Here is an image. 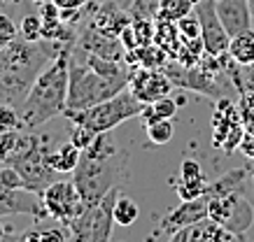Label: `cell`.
<instances>
[{"label":"cell","instance_id":"cell-1","mask_svg":"<svg viewBox=\"0 0 254 242\" xmlns=\"http://www.w3.org/2000/svg\"><path fill=\"white\" fill-rule=\"evenodd\" d=\"M128 77H131V68H126L124 61L105 58L86 51L79 45H72L65 109L77 112L108 100L128 86Z\"/></svg>","mask_w":254,"mask_h":242},{"label":"cell","instance_id":"cell-2","mask_svg":"<svg viewBox=\"0 0 254 242\" xmlns=\"http://www.w3.org/2000/svg\"><path fill=\"white\" fill-rule=\"evenodd\" d=\"M70 42H75V40L28 42L23 38H16L12 45L0 49V100L14 105L16 109L21 107L23 98L35 82V77L42 72V68L63 47H68Z\"/></svg>","mask_w":254,"mask_h":242},{"label":"cell","instance_id":"cell-3","mask_svg":"<svg viewBox=\"0 0 254 242\" xmlns=\"http://www.w3.org/2000/svg\"><path fill=\"white\" fill-rule=\"evenodd\" d=\"M128 165V149L119 147V142L110 133H98L96 140L82 149L77 168L72 170V182L79 189L86 207L98 203L103 195L117 187L119 177Z\"/></svg>","mask_w":254,"mask_h":242},{"label":"cell","instance_id":"cell-4","mask_svg":"<svg viewBox=\"0 0 254 242\" xmlns=\"http://www.w3.org/2000/svg\"><path fill=\"white\" fill-rule=\"evenodd\" d=\"M70 42L59 54L47 63L35 82L31 84L28 94L23 98L19 114H21L23 131H35L49 119L59 117L65 112V98H68V68H70Z\"/></svg>","mask_w":254,"mask_h":242},{"label":"cell","instance_id":"cell-5","mask_svg":"<svg viewBox=\"0 0 254 242\" xmlns=\"http://www.w3.org/2000/svg\"><path fill=\"white\" fill-rule=\"evenodd\" d=\"M49 142H52L49 135H38V133H33V131H23L21 140H19V147L2 163V165H12L21 175L26 189L35 191V194H42L56 180V175H59L54 170L52 161H49V156H52Z\"/></svg>","mask_w":254,"mask_h":242},{"label":"cell","instance_id":"cell-6","mask_svg":"<svg viewBox=\"0 0 254 242\" xmlns=\"http://www.w3.org/2000/svg\"><path fill=\"white\" fill-rule=\"evenodd\" d=\"M142 109H145V105L126 86L124 91H119V94L108 98V100L98 102V105H91V107H86V109H77V112L65 109L63 114L72 124L84 126V128H89V131H93V133L98 135V133H110L112 128L122 126L124 121L140 117Z\"/></svg>","mask_w":254,"mask_h":242},{"label":"cell","instance_id":"cell-7","mask_svg":"<svg viewBox=\"0 0 254 242\" xmlns=\"http://www.w3.org/2000/svg\"><path fill=\"white\" fill-rule=\"evenodd\" d=\"M122 194L119 187H115L112 191L100 198L98 203L89 205L77 219H72L68 224L72 242H108L112 235V226H115V200L117 195Z\"/></svg>","mask_w":254,"mask_h":242},{"label":"cell","instance_id":"cell-8","mask_svg":"<svg viewBox=\"0 0 254 242\" xmlns=\"http://www.w3.org/2000/svg\"><path fill=\"white\" fill-rule=\"evenodd\" d=\"M208 217L219 221L222 226L238 235L240 240L245 238V231L252 226V205L247 203V198L243 195V189L229 191V194L210 195L208 194Z\"/></svg>","mask_w":254,"mask_h":242},{"label":"cell","instance_id":"cell-9","mask_svg":"<svg viewBox=\"0 0 254 242\" xmlns=\"http://www.w3.org/2000/svg\"><path fill=\"white\" fill-rule=\"evenodd\" d=\"M40 198H42V205H45L47 214L52 217V221H59L63 226H68L72 219H77L86 210L84 198L79 194V189L75 187L72 177L54 180L40 194Z\"/></svg>","mask_w":254,"mask_h":242},{"label":"cell","instance_id":"cell-10","mask_svg":"<svg viewBox=\"0 0 254 242\" xmlns=\"http://www.w3.org/2000/svg\"><path fill=\"white\" fill-rule=\"evenodd\" d=\"M193 12H196V16H198V21H200V38H203L205 54H210V56L226 54L231 35L226 33L222 19L217 14L215 0H200V2H196Z\"/></svg>","mask_w":254,"mask_h":242},{"label":"cell","instance_id":"cell-11","mask_svg":"<svg viewBox=\"0 0 254 242\" xmlns=\"http://www.w3.org/2000/svg\"><path fill=\"white\" fill-rule=\"evenodd\" d=\"M128 89L133 96L138 98L142 105L159 100L163 96H170V91L175 89V84L170 82V77L161 68H142V65H133L131 77H128Z\"/></svg>","mask_w":254,"mask_h":242},{"label":"cell","instance_id":"cell-12","mask_svg":"<svg viewBox=\"0 0 254 242\" xmlns=\"http://www.w3.org/2000/svg\"><path fill=\"white\" fill-rule=\"evenodd\" d=\"M9 214H28L35 224L52 219L42 205L40 194L28 189H12L0 180V217H9Z\"/></svg>","mask_w":254,"mask_h":242},{"label":"cell","instance_id":"cell-13","mask_svg":"<svg viewBox=\"0 0 254 242\" xmlns=\"http://www.w3.org/2000/svg\"><path fill=\"white\" fill-rule=\"evenodd\" d=\"M205 217H208V194L198 195V198H191V200H182L175 210H170L159 221L156 235L170 238L175 231L189 226V224H196V221H200V219H205Z\"/></svg>","mask_w":254,"mask_h":242},{"label":"cell","instance_id":"cell-14","mask_svg":"<svg viewBox=\"0 0 254 242\" xmlns=\"http://www.w3.org/2000/svg\"><path fill=\"white\" fill-rule=\"evenodd\" d=\"M173 242H233L240 240L238 235L229 231L226 226H222L219 221H215L212 217H205L196 221V224H189V226L180 228L170 235Z\"/></svg>","mask_w":254,"mask_h":242},{"label":"cell","instance_id":"cell-15","mask_svg":"<svg viewBox=\"0 0 254 242\" xmlns=\"http://www.w3.org/2000/svg\"><path fill=\"white\" fill-rule=\"evenodd\" d=\"M217 14L222 19L224 28L229 35H238V33L252 28V9H250V0H215Z\"/></svg>","mask_w":254,"mask_h":242},{"label":"cell","instance_id":"cell-16","mask_svg":"<svg viewBox=\"0 0 254 242\" xmlns=\"http://www.w3.org/2000/svg\"><path fill=\"white\" fill-rule=\"evenodd\" d=\"M208 177L200 168V163L196 158H185L182 165H180V182H177V195L180 200H191V198H198L208 191Z\"/></svg>","mask_w":254,"mask_h":242},{"label":"cell","instance_id":"cell-17","mask_svg":"<svg viewBox=\"0 0 254 242\" xmlns=\"http://www.w3.org/2000/svg\"><path fill=\"white\" fill-rule=\"evenodd\" d=\"M154 45H159L170 58H177L180 49H182V38H180V31H177V21L154 19Z\"/></svg>","mask_w":254,"mask_h":242},{"label":"cell","instance_id":"cell-18","mask_svg":"<svg viewBox=\"0 0 254 242\" xmlns=\"http://www.w3.org/2000/svg\"><path fill=\"white\" fill-rule=\"evenodd\" d=\"M226 54L231 56V61L240 68L245 65H254V31L247 28V31L233 35L231 42H229V51Z\"/></svg>","mask_w":254,"mask_h":242},{"label":"cell","instance_id":"cell-19","mask_svg":"<svg viewBox=\"0 0 254 242\" xmlns=\"http://www.w3.org/2000/svg\"><path fill=\"white\" fill-rule=\"evenodd\" d=\"M79 156H82V149L75 147V145L68 140L65 145H61V147L52 149L49 161H52V165H54V170L59 172V175H72V170H75L79 163Z\"/></svg>","mask_w":254,"mask_h":242},{"label":"cell","instance_id":"cell-20","mask_svg":"<svg viewBox=\"0 0 254 242\" xmlns=\"http://www.w3.org/2000/svg\"><path fill=\"white\" fill-rule=\"evenodd\" d=\"M177 109H180V102L175 98H170V96H163L159 100L145 105L140 119H142V124H149V121H156V119H175Z\"/></svg>","mask_w":254,"mask_h":242},{"label":"cell","instance_id":"cell-21","mask_svg":"<svg viewBox=\"0 0 254 242\" xmlns=\"http://www.w3.org/2000/svg\"><path fill=\"white\" fill-rule=\"evenodd\" d=\"M112 217H115V224H117V226L128 228V226H133V224H135V221L140 219V205L133 200L131 195L119 194V195H117V200H115Z\"/></svg>","mask_w":254,"mask_h":242},{"label":"cell","instance_id":"cell-22","mask_svg":"<svg viewBox=\"0 0 254 242\" xmlns=\"http://www.w3.org/2000/svg\"><path fill=\"white\" fill-rule=\"evenodd\" d=\"M21 242H65V240H72L70 235V228H61L59 221L52 224L49 228H33V231H26V233L19 235Z\"/></svg>","mask_w":254,"mask_h":242},{"label":"cell","instance_id":"cell-23","mask_svg":"<svg viewBox=\"0 0 254 242\" xmlns=\"http://www.w3.org/2000/svg\"><path fill=\"white\" fill-rule=\"evenodd\" d=\"M145 133H147V138H149L152 145L161 147V145H168V142L173 140V135H175V124H173V119H156V121L145 124Z\"/></svg>","mask_w":254,"mask_h":242},{"label":"cell","instance_id":"cell-24","mask_svg":"<svg viewBox=\"0 0 254 242\" xmlns=\"http://www.w3.org/2000/svg\"><path fill=\"white\" fill-rule=\"evenodd\" d=\"M193 7H196L193 0H161L156 19H170V21H177V19H182V16L191 14Z\"/></svg>","mask_w":254,"mask_h":242},{"label":"cell","instance_id":"cell-25","mask_svg":"<svg viewBox=\"0 0 254 242\" xmlns=\"http://www.w3.org/2000/svg\"><path fill=\"white\" fill-rule=\"evenodd\" d=\"M42 28H45V21L40 14H26L21 19V26H19V38L28 40V42H40L42 38Z\"/></svg>","mask_w":254,"mask_h":242},{"label":"cell","instance_id":"cell-26","mask_svg":"<svg viewBox=\"0 0 254 242\" xmlns=\"http://www.w3.org/2000/svg\"><path fill=\"white\" fill-rule=\"evenodd\" d=\"M177 31L182 42H203L200 38V21L196 14H187L182 19H177Z\"/></svg>","mask_w":254,"mask_h":242},{"label":"cell","instance_id":"cell-27","mask_svg":"<svg viewBox=\"0 0 254 242\" xmlns=\"http://www.w3.org/2000/svg\"><path fill=\"white\" fill-rule=\"evenodd\" d=\"M12 128H23L21 124V114L14 105L0 100V133L5 131H12Z\"/></svg>","mask_w":254,"mask_h":242},{"label":"cell","instance_id":"cell-28","mask_svg":"<svg viewBox=\"0 0 254 242\" xmlns=\"http://www.w3.org/2000/svg\"><path fill=\"white\" fill-rule=\"evenodd\" d=\"M21 133L23 128H12V131L0 133V163H5L14 154V149L19 147V140H21Z\"/></svg>","mask_w":254,"mask_h":242},{"label":"cell","instance_id":"cell-29","mask_svg":"<svg viewBox=\"0 0 254 242\" xmlns=\"http://www.w3.org/2000/svg\"><path fill=\"white\" fill-rule=\"evenodd\" d=\"M159 5H161V0H131L128 14L131 16H142V19H156V14H159Z\"/></svg>","mask_w":254,"mask_h":242},{"label":"cell","instance_id":"cell-30","mask_svg":"<svg viewBox=\"0 0 254 242\" xmlns=\"http://www.w3.org/2000/svg\"><path fill=\"white\" fill-rule=\"evenodd\" d=\"M16 38H19V28H16L14 21L9 19V14L0 12V49L12 45Z\"/></svg>","mask_w":254,"mask_h":242},{"label":"cell","instance_id":"cell-31","mask_svg":"<svg viewBox=\"0 0 254 242\" xmlns=\"http://www.w3.org/2000/svg\"><path fill=\"white\" fill-rule=\"evenodd\" d=\"M72 126H75V128H72V133H70V142H72L75 147L86 149L96 140V133H93V131H89V128H84V126H79V124H72Z\"/></svg>","mask_w":254,"mask_h":242},{"label":"cell","instance_id":"cell-32","mask_svg":"<svg viewBox=\"0 0 254 242\" xmlns=\"http://www.w3.org/2000/svg\"><path fill=\"white\" fill-rule=\"evenodd\" d=\"M61 9H84L89 0H54Z\"/></svg>","mask_w":254,"mask_h":242},{"label":"cell","instance_id":"cell-33","mask_svg":"<svg viewBox=\"0 0 254 242\" xmlns=\"http://www.w3.org/2000/svg\"><path fill=\"white\" fill-rule=\"evenodd\" d=\"M245 68L252 72V75H250V84H252V89H254V65H245Z\"/></svg>","mask_w":254,"mask_h":242},{"label":"cell","instance_id":"cell-34","mask_svg":"<svg viewBox=\"0 0 254 242\" xmlns=\"http://www.w3.org/2000/svg\"><path fill=\"white\" fill-rule=\"evenodd\" d=\"M9 235V231L7 228H2V224H0V240H2V238H7Z\"/></svg>","mask_w":254,"mask_h":242},{"label":"cell","instance_id":"cell-35","mask_svg":"<svg viewBox=\"0 0 254 242\" xmlns=\"http://www.w3.org/2000/svg\"><path fill=\"white\" fill-rule=\"evenodd\" d=\"M250 9H252V16H254V0H250Z\"/></svg>","mask_w":254,"mask_h":242},{"label":"cell","instance_id":"cell-36","mask_svg":"<svg viewBox=\"0 0 254 242\" xmlns=\"http://www.w3.org/2000/svg\"><path fill=\"white\" fill-rule=\"evenodd\" d=\"M33 2H38V5H40V2H42V0H33Z\"/></svg>","mask_w":254,"mask_h":242},{"label":"cell","instance_id":"cell-37","mask_svg":"<svg viewBox=\"0 0 254 242\" xmlns=\"http://www.w3.org/2000/svg\"><path fill=\"white\" fill-rule=\"evenodd\" d=\"M2 2H5V0H0V7H2Z\"/></svg>","mask_w":254,"mask_h":242},{"label":"cell","instance_id":"cell-38","mask_svg":"<svg viewBox=\"0 0 254 242\" xmlns=\"http://www.w3.org/2000/svg\"><path fill=\"white\" fill-rule=\"evenodd\" d=\"M252 182H254V177H252Z\"/></svg>","mask_w":254,"mask_h":242},{"label":"cell","instance_id":"cell-39","mask_svg":"<svg viewBox=\"0 0 254 242\" xmlns=\"http://www.w3.org/2000/svg\"><path fill=\"white\" fill-rule=\"evenodd\" d=\"M0 165H2V163H0Z\"/></svg>","mask_w":254,"mask_h":242}]
</instances>
